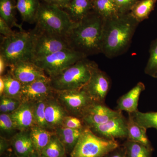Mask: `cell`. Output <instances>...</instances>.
Returning <instances> with one entry per match:
<instances>
[{"label": "cell", "instance_id": "cell-17", "mask_svg": "<svg viewBox=\"0 0 157 157\" xmlns=\"http://www.w3.org/2000/svg\"><path fill=\"white\" fill-rule=\"evenodd\" d=\"M145 85L139 82L126 94L122 96L118 100L117 109L124 111L128 113H132L138 110V101L141 93L144 90Z\"/></svg>", "mask_w": 157, "mask_h": 157}, {"label": "cell", "instance_id": "cell-19", "mask_svg": "<svg viewBox=\"0 0 157 157\" xmlns=\"http://www.w3.org/2000/svg\"><path fill=\"white\" fill-rule=\"evenodd\" d=\"M63 9L73 22H78L93 10L92 0H71Z\"/></svg>", "mask_w": 157, "mask_h": 157}, {"label": "cell", "instance_id": "cell-38", "mask_svg": "<svg viewBox=\"0 0 157 157\" xmlns=\"http://www.w3.org/2000/svg\"><path fill=\"white\" fill-rule=\"evenodd\" d=\"M11 147L10 140L5 137H0V155H2L10 149Z\"/></svg>", "mask_w": 157, "mask_h": 157}, {"label": "cell", "instance_id": "cell-11", "mask_svg": "<svg viewBox=\"0 0 157 157\" xmlns=\"http://www.w3.org/2000/svg\"><path fill=\"white\" fill-rule=\"evenodd\" d=\"M122 113V111L110 109L104 103L93 101L85 111L81 119L85 126L90 127L105 123Z\"/></svg>", "mask_w": 157, "mask_h": 157}, {"label": "cell", "instance_id": "cell-35", "mask_svg": "<svg viewBox=\"0 0 157 157\" xmlns=\"http://www.w3.org/2000/svg\"><path fill=\"white\" fill-rule=\"evenodd\" d=\"M121 14L128 13L138 0H114Z\"/></svg>", "mask_w": 157, "mask_h": 157}, {"label": "cell", "instance_id": "cell-27", "mask_svg": "<svg viewBox=\"0 0 157 157\" xmlns=\"http://www.w3.org/2000/svg\"><path fill=\"white\" fill-rule=\"evenodd\" d=\"M0 76L2 78L5 83V89L2 96L21 101L22 83L14 78L10 70L6 74Z\"/></svg>", "mask_w": 157, "mask_h": 157}, {"label": "cell", "instance_id": "cell-5", "mask_svg": "<svg viewBox=\"0 0 157 157\" xmlns=\"http://www.w3.org/2000/svg\"><path fill=\"white\" fill-rule=\"evenodd\" d=\"M33 30L20 31L10 36H2L0 55L9 67L18 62L33 61Z\"/></svg>", "mask_w": 157, "mask_h": 157}, {"label": "cell", "instance_id": "cell-26", "mask_svg": "<svg viewBox=\"0 0 157 157\" xmlns=\"http://www.w3.org/2000/svg\"><path fill=\"white\" fill-rule=\"evenodd\" d=\"M157 0L138 1L130 10L132 17L140 23L148 18L151 13L154 9Z\"/></svg>", "mask_w": 157, "mask_h": 157}, {"label": "cell", "instance_id": "cell-6", "mask_svg": "<svg viewBox=\"0 0 157 157\" xmlns=\"http://www.w3.org/2000/svg\"><path fill=\"white\" fill-rule=\"evenodd\" d=\"M119 147L116 140L99 137L85 126L71 157H105Z\"/></svg>", "mask_w": 157, "mask_h": 157}, {"label": "cell", "instance_id": "cell-2", "mask_svg": "<svg viewBox=\"0 0 157 157\" xmlns=\"http://www.w3.org/2000/svg\"><path fill=\"white\" fill-rule=\"evenodd\" d=\"M104 20L92 11L76 23L66 37L71 49L86 57L101 53Z\"/></svg>", "mask_w": 157, "mask_h": 157}, {"label": "cell", "instance_id": "cell-41", "mask_svg": "<svg viewBox=\"0 0 157 157\" xmlns=\"http://www.w3.org/2000/svg\"><path fill=\"white\" fill-rule=\"evenodd\" d=\"M0 112L1 113H9L6 99L4 96H1Z\"/></svg>", "mask_w": 157, "mask_h": 157}, {"label": "cell", "instance_id": "cell-42", "mask_svg": "<svg viewBox=\"0 0 157 157\" xmlns=\"http://www.w3.org/2000/svg\"><path fill=\"white\" fill-rule=\"evenodd\" d=\"M7 67H9V66L5 58L0 55V76L4 75Z\"/></svg>", "mask_w": 157, "mask_h": 157}, {"label": "cell", "instance_id": "cell-22", "mask_svg": "<svg viewBox=\"0 0 157 157\" xmlns=\"http://www.w3.org/2000/svg\"><path fill=\"white\" fill-rule=\"evenodd\" d=\"M128 140L142 144L151 148V144L147 135V129L137 123L131 113H128L127 119Z\"/></svg>", "mask_w": 157, "mask_h": 157}, {"label": "cell", "instance_id": "cell-45", "mask_svg": "<svg viewBox=\"0 0 157 157\" xmlns=\"http://www.w3.org/2000/svg\"><path fill=\"white\" fill-rule=\"evenodd\" d=\"M28 157H46L42 152L34 151Z\"/></svg>", "mask_w": 157, "mask_h": 157}, {"label": "cell", "instance_id": "cell-33", "mask_svg": "<svg viewBox=\"0 0 157 157\" xmlns=\"http://www.w3.org/2000/svg\"><path fill=\"white\" fill-rule=\"evenodd\" d=\"M47 101L46 100L34 103V117L36 125L51 131L45 119V109Z\"/></svg>", "mask_w": 157, "mask_h": 157}, {"label": "cell", "instance_id": "cell-23", "mask_svg": "<svg viewBox=\"0 0 157 157\" xmlns=\"http://www.w3.org/2000/svg\"><path fill=\"white\" fill-rule=\"evenodd\" d=\"M93 11L104 20L120 14L114 0H93Z\"/></svg>", "mask_w": 157, "mask_h": 157}, {"label": "cell", "instance_id": "cell-34", "mask_svg": "<svg viewBox=\"0 0 157 157\" xmlns=\"http://www.w3.org/2000/svg\"><path fill=\"white\" fill-rule=\"evenodd\" d=\"M62 127L73 129H82L85 127L81 119L71 115H67L64 119Z\"/></svg>", "mask_w": 157, "mask_h": 157}, {"label": "cell", "instance_id": "cell-44", "mask_svg": "<svg viewBox=\"0 0 157 157\" xmlns=\"http://www.w3.org/2000/svg\"><path fill=\"white\" fill-rule=\"evenodd\" d=\"M1 157H17L13 152L12 150L10 149L8 151L6 152V153L2 155L1 156Z\"/></svg>", "mask_w": 157, "mask_h": 157}, {"label": "cell", "instance_id": "cell-21", "mask_svg": "<svg viewBox=\"0 0 157 157\" xmlns=\"http://www.w3.org/2000/svg\"><path fill=\"white\" fill-rule=\"evenodd\" d=\"M16 9L23 21L29 23L36 22V17L41 3L40 0H16Z\"/></svg>", "mask_w": 157, "mask_h": 157}, {"label": "cell", "instance_id": "cell-12", "mask_svg": "<svg viewBox=\"0 0 157 157\" xmlns=\"http://www.w3.org/2000/svg\"><path fill=\"white\" fill-rule=\"evenodd\" d=\"M110 79L99 67L95 69L89 81L82 88L93 101L104 103L109 88Z\"/></svg>", "mask_w": 157, "mask_h": 157}, {"label": "cell", "instance_id": "cell-4", "mask_svg": "<svg viewBox=\"0 0 157 157\" xmlns=\"http://www.w3.org/2000/svg\"><path fill=\"white\" fill-rule=\"evenodd\" d=\"M35 28L66 38L76 23L63 9L47 3H41L36 17Z\"/></svg>", "mask_w": 157, "mask_h": 157}, {"label": "cell", "instance_id": "cell-46", "mask_svg": "<svg viewBox=\"0 0 157 157\" xmlns=\"http://www.w3.org/2000/svg\"><path fill=\"white\" fill-rule=\"evenodd\" d=\"M62 157H67V155H65L64 156H63Z\"/></svg>", "mask_w": 157, "mask_h": 157}, {"label": "cell", "instance_id": "cell-43", "mask_svg": "<svg viewBox=\"0 0 157 157\" xmlns=\"http://www.w3.org/2000/svg\"><path fill=\"white\" fill-rule=\"evenodd\" d=\"M5 89V83L2 78L0 76V96L3 95Z\"/></svg>", "mask_w": 157, "mask_h": 157}, {"label": "cell", "instance_id": "cell-29", "mask_svg": "<svg viewBox=\"0 0 157 157\" xmlns=\"http://www.w3.org/2000/svg\"><path fill=\"white\" fill-rule=\"evenodd\" d=\"M42 153L46 157H62L67 154L64 147L55 133Z\"/></svg>", "mask_w": 157, "mask_h": 157}, {"label": "cell", "instance_id": "cell-13", "mask_svg": "<svg viewBox=\"0 0 157 157\" xmlns=\"http://www.w3.org/2000/svg\"><path fill=\"white\" fill-rule=\"evenodd\" d=\"M88 128L96 135L106 139L115 140L128 137L127 120L122 113L105 123Z\"/></svg>", "mask_w": 157, "mask_h": 157}, {"label": "cell", "instance_id": "cell-25", "mask_svg": "<svg viewBox=\"0 0 157 157\" xmlns=\"http://www.w3.org/2000/svg\"><path fill=\"white\" fill-rule=\"evenodd\" d=\"M16 9V0H0V17H2L11 28L15 27L20 30L23 31L20 25L17 22L15 17Z\"/></svg>", "mask_w": 157, "mask_h": 157}, {"label": "cell", "instance_id": "cell-7", "mask_svg": "<svg viewBox=\"0 0 157 157\" xmlns=\"http://www.w3.org/2000/svg\"><path fill=\"white\" fill-rule=\"evenodd\" d=\"M87 57L71 49H63L33 61L49 78L56 76L78 61Z\"/></svg>", "mask_w": 157, "mask_h": 157}, {"label": "cell", "instance_id": "cell-30", "mask_svg": "<svg viewBox=\"0 0 157 157\" xmlns=\"http://www.w3.org/2000/svg\"><path fill=\"white\" fill-rule=\"evenodd\" d=\"M131 114L134 120L144 128H153L157 131V112L143 113L137 110Z\"/></svg>", "mask_w": 157, "mask_h": 157}, {"label": "cell", "instance_id": "cell-15", "mask_svg": "<svg viewBox=\"0 0 157 157\" xmlns=\"http://www.w3.org/2000/svg\"><path fill=\"white\" fill-rule=\"evenodd\" d=\"M10 114L18 131H28L36 125L34 103L22 102L19 107Z\"/></svg>", "mask_w": 157, "mask_h": 157}, {"label": "cell", "instance_id": "cell-28", "mask_svg": "<svg viewBox=\"0 0 157 157\" xmlns=\"http://www.w3.org/2000/svg\"><path fill=\"white\" fill-rule=\"evenodd\" d=\"M124 147L127 157H151V148L142 144L128 140Z\"/></svg>", "mask_w": 157, "mask_h": 157}, {"label": "cell", "instance_id": "cell-8", "mask_svg": "<svg viewBox=\"0 0 157 157\" xmlns=\"http://www.w3.org/2000/svg\"><path fill=\"white\" fill-rule=\"evenodd\" d=\"M32 30L33 33V61L59 51L70 48L64 37L39 30L35 28Z\"/></svg>", "mask_w": 157, "mask_h": 157}, {"label": "cell", "instance_id": "cell-24", "mask_svg": "<svg viewBox=\"0 0 157 157\" xmlns=\"http://www.w3.org/2000/svg\"><path fill=\"white\" fill-rule=\"evenodd\" d=\"M29 132L35 150L39 152H42L49 142L52 136L55 133L53 131L43 128L37 125L31 128Z\"/></svg>", "mask_w": 157, "mask_h": 157}, {"label": "cell", "instance_id": "cell-1", "mask_svg": "<svg viewBox=\"0 0 157 157\" xmlns=\"http://www.w3.org/2000/svg\"><path fill=\"white\" fill-rule=\"evenodd\" d=\"M139 24L130 12L104 20L101 53L109 59L124 53Z\"/></svg>", "mask_w": 157, "mask_h": 157}, {"label": "cell", "instance_id": "cell-14", "mask_svg": "<svg viewBox=\"0 0 157 157\" xmlns=\"http://www.w3.org/2000/svg\"><path fill=\"white\" fill-rule=\"evenodd\" d=\"M10 71L22 84L48 78L42 68L33 61H22L11 65Z\"/></svg>", "mask_w": 157, "mask_h": 157}, {"label": "cell", "instance_id": "cell-36", "mask_svg": "<svg viewBox=\"0 0 157 157\" xmlns=\"http://www.w3.org/2000/svg\"><path fill=\"white\" fill-rule=\"evenodd\" d=\"M15 32L12 30L11 28L7 22L0 17V33L3 37H7L12 36Z\"/></svg>", "mask_w": 157, "mask_h": 157}, {"label": "cell", "instance_id": "cell-47", "mask_svg": "<svg viewBox=\"0 0 157 157\" xmlns=\"http://www.w3.org/2000/svg\"><path fill=\"white\" fill-rule=\"evenodd\" d=\"M92 1H93V0H92Z\"/></svg>", "mask_w": 157, "mask_h": 157}, {"label": "cell", "instance_id": "cell-32", "mask_svg": "<svg viewBox=\"0 0 157 157\" xmlns=\"http://www.w3.org/2000/svg\"><path fill=\"white\" fill-rule=\"evenodd\" d=\"M0 130L1 136L6 139H10L17 131L14 125L10 113H1L0 114Z\"/></svg>", "mask_w": 157, "mask_h": 157}, {"label": "cell", "instance_id": "cell-40", "mask_svg": "<svg viewBox=\"0 0 157 157\" xmlns=\"http://www.w3.org/2000/svg\"><path fill=\"white\" fill-rule=\"evenodd\" d=\"M118 147L107 155L105 157H127L124 147L121 148H118Z\"/></svg>", "mask_w": 157, "mask_h": 157}, {"label": "cell", "instance_id": "cell-20", "mask_svg": "<svg viewBox=\"0 0 157 157\" xmlns=\"http://www.w3.org/2000/svg\"><path fill=\"white\" fill-rule=\"evenodd\" d=\"M83 128L73 129L61 126L56 129L54 132L64 147L66 154L70 155L73 151Z\"/></svg>", "mask_w": 157, "mask_h": 157}, {"label": "cell", "instance_id": "cell-18", "mask_svg": "<svg viewBox=\"0 0 157 157\" xmlns=\"http://www.w3.org/2000/svg\"><path fill=\"white\" fill-rule=\"evenodd\" d=\"M10 140L12 151L17 157H28L35 151L29 130L18 131Z\"/></svg>", "mask_w": 157, "mask_h": 157}, {"label": "cell", "instance_id": "cell-39", "mask_svg": "<svg viewBox=\"0 0 157 157\" xmlns=\"http://www.w3.org/2000/svg\"><path fill=\"white\" fill-rule=\"evenodd\" d=\"M44 3L57 6L64 9L70 3L71 0H42Z\"/></svg>", "mask_w": 157, "mask_h": 157}, {"label": "cell", "instance_id": "cell-3", "mask_svg": "<svg viewBox=\"0 0 157 157\" xmlns=\"http://www.w3.org/2000/svg\"><path fill=\"white\" fill-rule=\"evenodd\" d=\"M98 65L86 58L78 61L56 76L50 81L55 91L82 89L87 84Z\"/></svg>", "mask_w": 157, "mask_h": 157}, {"label": "cell", "instance_id": "cell-37", "mask_svg": "<svg viewBox=\"0 0 157 157\" xmlns=\"http://www.w3.org/2000/svg\"><path fill=\"white\" fill-rule=\"evenodd\" d=\"M5 98L6 103H7V106H8L9 113L14 112L16 109H17L22 102L19 100L14 99V98H6L5 97Z\"/></svg>", "mask_w": 157, "mask_h": 157}, {"label": "cell", "instance_id": "cell-10", "mask_svg": "<svg viewBox=\"0 0 157 157\" xmlns=\"http://www.w3.org/2000/svg\"><path fill=\"white\" fill-rule=\"evenodd\" d=\"M55 90L51 85L49 77L22 84L21 102L35 103L48 100L55 95Z\"/></svg>", "mask_w": 157, "mask_h": 157}, {"label": "cell", "instance_id": "cell-9", "mask_svg": "<svg viewBox=\"0 0 157 157\" xmlns=\"http://www.w3.org/2000/svg\"><path fill=\"white\" fill-rule=\"evenodd\" d=\"M54 96L64 108L68 115L80 119L85 110L94 101L82 89L55 91Z\"/></svg>", "mask_w": 157, "mask_h": 157}, {"label": "cell", "instance_id": "cell-31", "mask_svg": "<svg viewBox=\"0 0 157 157\" xmlns=\"http://www.w3.org/2000/svg\"><path fill=\"white\" fill-rule=\"evenodd\" d=\"M149 57L144 69V73L154 78H157V38L150 46Z\"/></svg>", "mask_w": 157, "mask_h": 157}, {"label": "cell", "instance_id": "cell-16", "mask_svg": "<svg viewBox=\"0 0 157 157\" xmlns=\"http://www.w3.org/2000/svg\"><path fill=\"white\" fill-rule=\"evenodd\" d=\"M68 115L64 108L54 96L48 99L45 109V119L51 131L61 127L64 119Z\"/></svg>", "mask_w": 157, "mask_h": 157}]
</instances>
